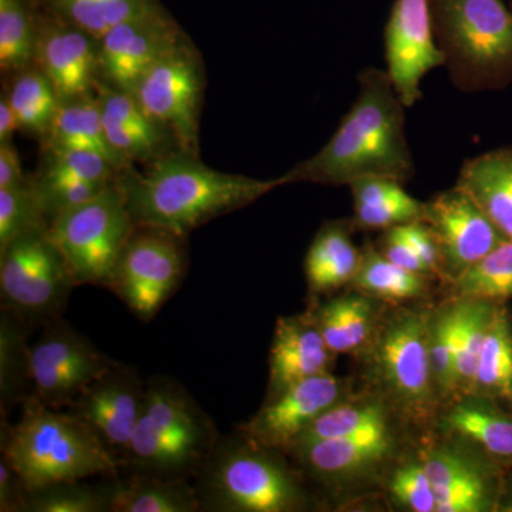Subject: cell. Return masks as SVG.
I'll use <instances>...</instances> for the list:
<instances>
[{"label":"cell","instance_id":"48","mask_svg":"<svg viewBox=\"0 0 512 512\" xmlns=\"http://www.w3.org/2000/svg\"><path fill=\"white\" fill-rule=\"evenodd\" d=\"M19 130L18 117L10 104L8 93L0 96V144H13V136Z\"/></svg>","mask_w":512,"mask_h":512},{"label":"cell","instance_id":"33","mask_svg":"<svg viewBox=\"0 0 512 512\" xmlns=\"http://www.w3.org/2000/svg\"><path fill=\"white\" fill-rule=\"evenodd\" d=\"M471 393L512 410V312L500 303L485 338Z\"/></svg>","mask_w":512,"mask_h":512},{"label":"cell","instance_id":"44","mask_svg":"<svg viewBox=\"0 0 512 512\" xmlns=\"http://www.w3.org/2000/svg\"><path fill=\"white\" fill-rule=\"evenodd\" d=\"M37 200L45 215L47 225L64 211L97 197L111 184L87 183L73 178L46 177L36 174L32 178Z\"/></svg>","mask_w":512,"mask_h":512},{"label":"cell","instance_id":"37","mask_svg":"<svg viewBox=\"0 0 512 512\" xmlns=\"http://www.w3.org/2000/svg\"><path fill=\"white\" fill-rule=\"evenodd\" d=\"M39 0H0V69L15 74L35 62Z\"/></svg>","mask_w":512,"mask_h":512},{"label":"cell","instance_id":"5","mask_svg":"<svg viewBox=\"0 0 512 512\" xmlns=\"http://www.w3.org/2000/svg\"><path fill=\"white\" fill-rule=\"evenodd\" d=\"M433 306H387L375 338L357 359L365 386L382 394L420 433L433 429L441 409L430 357Z\"/></svg>","mask_w":512,"mask_h":512},{"label":"cell","instance_id":"3","mask_svg":"<svg viewBox=\"0 0 512 512\" xmlns=\"http://www.w3.org/2000/svg\"><path fill=\"white\" fill-rule=\"evenodd\" d=\"M201 511L306 512L325 507L288 454L239 429L220 436L195 474Z\"/></svg>","mask_w":512,"mask_h":512},{"label":"cell","instance_id":"38","mask_svg":"<svg viewBox=\"0 0 512 512\" xmlns=\"http://www.w3.org/2000/svg\"><path fill=\"white\" fill-rule=\"evenodd\" d=\"M117 476L99 485L73 480L37 488L26 495L23 512H111Z\"/></svg>","mask_w":512,"mask_h":512},{"label":"cell","instance_id":"26","mask_svg":"<svg viewBox=\"0 0 512 512\" xmlns=\"http://www.w3.org/2000/svg\"><path fill=\"white\" fill-rule=\"evenodd\" d=\"M456 185L468 192L505 237L512 239V147L467 158Z\"/></svg>","mask_w":512,"mask_h":512},{"label":"cell","instance_id":"22","mask_svg":"<svg viewBox=\"0 0 512 512\" xmlns=\"http://www.w3.org/2000/svg\"><path fill=\"white\" fill-rule=\"evenodd\" d=\"M96 100L107 141L126 163L151 164L178 150L174 137L150 117L133 94L100 79Z\"/></svg>","mask_w":512,"mask_h":512},{"label":"cell","instance_id":"17","mask_svg":"<svg viewBox=\"0 0 512 512\" xmlns=\"http://www.w3.org/2000/svg\"><path fill=\"white\" fill-rule=\"evenodd\" d=\"M355 382L332 372L293 384L271 402H264L237 429L262 446L288 453L289 448L323 413L342 402L355 390Z\"/></svg>","mask_w":512,"mask_h":512},{"label":"cell","instance_id":"41","mask_svg":"<svg viewBox=\"0 0 512 512\" xmlns=\"http://www.w3.org/2000/svg\"><path fill=\"white\" fill-rule=\"evenodd\" d=\"M456 328V301L446 296L434 303L430 319L431 369L441 409L456 399Z\"/></svg>","mask_w":512,"mask_h":512},{"label":"cell","instance_id":"16","mask_svg":"<svg viewBox=\"0 0 512 512\" xmlns=\"http://www.w3.org/2000/svg\"><path fill=\"white\" fill-rule=\"evenodd\" d=\"M387 74L406 109L423 97L421 82L446 59L434 35L430 0H394L384 28Z\"/></svg>","mask_w":512,"mask_h":512},{"label":"cell","instance_id":"47","mask_svg":"<svg viewBox=\"0 0 512 512\" xmlns=\"http://www.w3.org/2000/svg\"><path fill=\"white\" fill-rule=\"evenodd\" d=\"M28 180L16 147L13 144H0V188L18 187Z\"/></svg>","mask_w":512,"mask_h":512},{"label":"cell","instance_id":"46","mask_svg":"<svg viewBox=\"0 0 512 512\" xmlns=\"http://www.w3.org/2000/svg\"><path fill=\"white\" fill-rule=\"evenodd\" d=\"M25 485L5 457H0V512H23L25 507Z\"/></svg>","mask_w":512,"mask_h":512},{"label":"cell","instance_id":"31","mask_svg":"<svg viewBox=\"0 0 512 512\" xmlns=\"http://www.w3.org/2000/svg\"><path fill=\"white\" fill-rule=\"evenodd\" d=\"M200 500L188 480L117 476L111 512H198Z\"/></svg>","mask_w":512,"mask_h":512},{"label":"cell","instance_id":"11","mask_svg":"<svg viewBox=\"0 0 512 512\" xmlns=\"http://www.w3.org/2000/svg\"><path fill=\"white\" fill-rule=\"evenodd\" d=\"M187 237L136 225L119 256L109 289L143 322L174 295L187 271Z\"/></svg>","mask_w":512,"mask_h":512},{"label":"cell","instance_id":"2","mask_svg":"<svg viewBox=\"0 0 512 512\" xmlns=\"http://www.w3.org/2000/svg\"><path fill=\"white\" fill-rule=\"evenodd\" d=\"M117 184L134 224L167 229L183 237L284 187L281 177L259 180L222 173L202 163L200 156L181 150L148 164L146 173L128 168Z\"/></svg>","mask_w":512,"mask_h":512},{"label":"cell","instance_id":"45","mask_svg":"<svg viewBox=\"0 0 512 512\" xmlns=\"http://www.w3.org/2000/svg\"><path fill=\"white\" fill-rule=\"evenodd\" d=\"M373 244H375L377 251H379L384 258L393 262V264L402 266V268L407 269V271L416 272V274L427 275L434 278V276L431 275L429 268H427L426 264L421 261V258L416 254V251L407 244L406 239L399 234L396 227L380 232L379 238H377Z\"/></svg>","mask_w":512,"mask_h":512},{"label":"cell","instance_id":"35","mask_svg":"<svg viewBox=\"0 0 512 512\" xmlns=\"http://www.w3.org/2000/svg\"><path fill=\"white\" fill-rule=\"evenodd\" d=\"M6 93L18 117L19 130L43 140L62 104L46 74L32 64L13 74Z\"/></svg>","mask_w":512,"mask_h":512},{"label":"cell","instance_id":"50","mask_svg":"<svg viewBox=\"0 0 512 512\" xmlns=\"http://www.w3.org/2000/svg\"><path fill=\"white\" fill-rule=\"evenodd\" d=\"M507 2H508V5H510V8L512 10V0H507Z\"/></svg>","mask_w":512,"mask_h":512},{"label":"cell","instance_id":"25","mask_svg":"<svg viewBox=\"0 0 512 512\" xmlns=\"http://www.w3.org/2000/svg\"><path fill=\"white\" fill-rule=\"evenodd\" d=\"M356 231L352 218H346L323 222L316 232L303 262L312 298L352 284L362 262V248H357L352 238Z\"/></svg>","mask_w":512,"mask_h":512},{"label":"cell","instance_id":"10","mask_svg":"<svg viewBox=\"0 0 512 512\" xmlns=\"http://www.w3.org/2000/svg\"><path fill=\"white\" fill-rule=\"evenodd\" d=\"M134 227L116 181L92 200L64 211L50 222L49 231L77 286L109 289L114 268Z\"/></svg>","mask_w":512,"mask_h":512},{"label":"cell","instance_id":"24","mask_svg":"<svg viewBox=\"0 0 512 512\" xmlns=\"http://www.w3.org/2000/svg\"><path fill=\"white\" fill-rule=\"evenodd\" d=\"M389 303L355 289L333 296L325 303L312 299V309L323 339L336 355L359 359L375 338Z\"/></svg>","mask_w":512,"mask_h":512},{"label":"cell","instance_id":"18","mask_svg":"<svg viewBox=\"0 0 512 512\" xmlns=\"http://www.w3.org/2000/svg\"><path fill=\"white\" fill-rule=\"evenodd\" d=\"M185 37L165 8L121 23L99 40L101 80L133 94L144 74Z\"/></svg>","mask_w":512,"mask_h":512},{"label":"cell","instance_id":"43","mask_svg":"<svg viewBox=\"0 0 512 512\" xmlns=\"http://www.w3.org/2000/svg\"><path fill=\"white\" fill-rule=\"evenodd\" d=\"M43 224L47 221L37 200L32 178L18 187L0 188V249L22 232Z\"/></svg>","mask_w":512,"mask_h":512},{"label":"cell","instance_id":"4","mask_svg":"<svg viewBox=\"0 0 512 512\" xmlns=\"http://www.w3.org/2000/svg\"><path fill=\"white\" fill-rule=\"evenodd\" d=\"M0 448L28 493L63 481L120 474L119 463L92 427L33 396L22 404L15 426L2 419Z\"/></svg>","mask_w":512,"mask_h":512},{"label":"cell","instance_id":"28","mask_svg":"<svg viewBox=\"0 0 512 512\" xmlns=\"http://www.w3.org/2000/svg\"><path fill=\"white\" fill-rule=\"evenodd\" d=\"M434 282L439 281L393 264L377 251L373 242H366L359 271L349 288L389 305H406L429 302Z\"/></svg>","mask_w":512,"mask_h":512},{"label":"cell","instance_id":"23","mask_svg":"<svg viewBox=\"0 0 512 512\" xmlns=\"http://www.w3.org/2000/svg\"><path fill=\"white\" fill-rule=\"evenodd\" d=\"M434 429L456 434L483 450L504 470L512 468V410L476 393L440 410Z\"/></svg>","mask_w":512,"mask_h":512},{"label":"cell","instance_id":"49","mask_svg":"<svg viewBox=\"0 0 512 512\" xmlns=\"http://www.w3.org/2000/svg\"><path fill=\"white\" fill-rule=\"evenodd\" d=\"M497 512H512V468L505 470Z\"/></svg>","mask_w":512,"mask_h":512},{"label":"cell","instance_id":"20","mask_svg":"<svg viewBox=\"0 0 512 512\" xmlns=\"http://www.w3.org/2000/svg\"><path fill=\"white\" fill-rule=\"evenodd\" d=\"M35 66L55 86L62 103L96 94L99 40L40 9Z\"/></svg>","mask_w":512,"mask_h":512},{"label":"cell","instance_id":"9","mask_svg":"<svg viewBox=\"0 0 512 512\" xmlns=\"http://www.w3.org/2000/svg\"><path fill=\"white\" fill-rule=\"evenodd\" d=\"M76 286L47 224L29 228L0 249L2 308L18 315L29 328L62 319Z\"/></svg>","mask_w":512,"mask_h":512},{"label":"cell","instance_id":"27","mask_svg":"<svg viewBox=\"0 0 512 512\" xmlns=\"http://www.w3.org/2000/svg\"><path fill=\"white\" fill-rule=\"evenodd\" d=\"M352 191V220L357 231H386L423 221L426 202L412 197L404 184L392 178L363 177L349 184Z\"/></svg>","mask_w":512,"mask_h":512},{"label":"cell","instance_id":"8","mask_svg":"<svg viewBox=\"0 0 512 512\" xmlns=\"http://www.w3.org/2000/svg\"><path fill=\"white\" fill-rule=\"evenodd\" d=\"M421 434L409 421L396 417L350 436L299 444L286 454L319 497L348 503L382 490L389 471Z\"/></svg>","mask_w":512,"mask_h":512},{"label":"cell","instance_id":"39","mask_svg":"<svg viewBox=\"0 0 512 512\" xmlns=\"http://www.w3.org/2000/svg\"><path fill=\"white\" fill-rule=\"evenodd\" d=\"M446 289L448 298L508 303L512 299V239L484 256Z\"/></svg>","mask_w":512,"mask_h":512},{"label":"cell","instance_id":"21","mask_svg":"<svg viewBox=\"0 0 512 512\" xmlns=\"http://www.w3.org/2000/svg\"><path fill=\"white\" fill-rule=\"evenodd\" d=\"M338 355L329 348L312 309L276 320L269 352L265 402H271L293 384L332 372Z\"/></svg>","mask_w":512,"mask_h":512},{"label":"cell","instance_id":"42","mask_svg":"<svg viewBox=\"0 0 512 512\" xmlns=\"http://www.w3.org/2000/svg\"><path fill=\"white\" fill-rule=\"evenodd\" d=\"M43 151H45V160L39 175H46V177L113 184L123 173L113 161L94 151L76 150V148H50Z\"/></svg>","mask_w":512,"mask_h":512},{"label":"cell","instance_id":"6","mask_svg":"<svg viewBox=\"0 0 512 512\" xmlns=\"http://www.w3.org/2000/svg\"><path fill=\"white\" fill-rule=\"evenodd\" d=\"M218 439L214 420L183 384L151 377L120 474L192 481Z\"/></svg>","mask_w":512,"mask_h":512},{"label":"cell","instance_id":"36","mask_svg":"<svg viewBox=\"0 0 512 512\" xmlns=\"http://www.w3.org/2000/svg\"><path fill=\"white\" fill-rule=\"evenodd\" d=\"M456 301V399L471 393L478 360L491 320L500 303L483 299L453 298ZM454 399V400H456Z\"/></svg>","mask_w":512,"mask_h":512},{"label":"cell","instance_id":"13","mask_svg":"<svg viewBox=\"0 0 512 512\" xmlns=\"http://www.w3.org/2000/svg\"><path fill=\"white\" fill-rule=\"evenodd\" d=\"M204 86L200 53L185 37L144 74L133 96L174 137L178 150L200 156Z\"/></svg>","mask_w":512,"mask_h":512},{"label":"cell","instance_id":"1","mask_svg":"<svg viewBox=\"0 0 512 512\" xmlns=\"http://www.w3.org/2000/svg\"><path fill=\"white\" fill-rule=\"evenodd\" d=\"M359 93L335 134L315 156L281 175L284 185L309 183L342 187L363 177L406 184L416 165L406 133V106L386 70L365 67L357 74Z\"/></svg>","mask_w":512,"mask_h":512},{"label":"cell","instance_id":"30","mask_svg":"<svg viewBox=\"0 0 512 512\" xmlns=\"http://www.w3.org/2000/svg\"><path fill=\"white\" fill-rule=\"evenodd\" d=\"M396 417L403 416L384 399L382 394L363 386L362 390H353L342 402L323 413L292 447L350 436Z\"/></svg>","mask_w":512,"mask_h":512},{"label":"cell","instance_id":"29","mask_svg":"<svg viewBox=\"0 0 512 512\" xmlns=\"http://www.w3.org/2000/svg\"><path fill=\"white\" fill-rule=\"evenodd\" d=\"M42 141L43 150H50V148L89 150L109 158L123 173L131 167L107 141L96 94L60 104L52 127Z\"/></svg>","mask_w":512,"mask_h":512},{"label":"cell","instance_id":"34","mask_svg":"<svg viewBox=\"0 0 512 512\" xmlns=\"http://www.w3.org/2000/svg\"><path fill=\"white\" fill-rule=\"evenodd\" d=\"M39 5L97 40L127 20L165 8L160 0H39Z\"/></svg>","mask_w":512,"mask_h":512},{"label":"cell","instance_id":"32","mask_svg":"<svg viewBox=\"0 0 512 512\" xmlns=\"http://www.w3.org/2000/svg\"><path fill=\"white\" fill-rule=\"evenodd\" d=\"M29 326L9 309L0 312V413L6 419L10 410L32 396V359L28 343Z\"/></svg>","mask_w":512,"mask_h":512},{"label":"cell","instance_id":"15","mask_svg":"<svg viewBox=\"0 0 512 512\" xmlns=\"http://www.w3.org/2000/svg\"><path fill=\"white\" fill-rule=\"evenodd\" d=\"M424 202L423 221L439 247L444 288L508 239L458 185Z\"/></svg>","mask_w":512,"mask_h":512},{"label":"cell","instance_id":"12","mask_svg":"<svg viewBox=\"0 0 512 512\" xmlns=\"http://www.w3.org/2000/svg\"><path fill=\"white\" fill-rule=\"evenodd\" d=\"M419 450L436 495V512H497L505 470L456 434L430 429Z\"/></svg>","mask_w":512,"mask_h":512},{"label":"cell","instance_id":"19","mask_svg":"<svg viewBox=\"0 0 512 512\" xmlns=\"http://www.w3.org/2000/svg\"><path fill=\"white\" fill-rule=\"evenodd\" d=\"M147 382L134 367L117 362L66 409L79 417L123 464L146 402Z\"/></svg>","mask_w":512,"mask_h":512},{"label":"cell","instance_id":"40","mask_svg":"<svg viewBox=\"0 0 512 512\" xmlns=\"http://www.w3.org/2000/svg\"><path fill=\"white\" fill-rule=\"evenodd\" d=\"M380 491L393 510L403 512L437 511L436 495H434L433 485H431L426 468H424L419 441L394 464Z\"/></svg>","mask_w":512,"mask_h":512},{"label":"cell","instance_id":"14","mask_svg":"<svg viewBox=\"0 0 512 512\" xmlns=\"http://www.w3.org/2000/svg\"><path fill=\"white\" fill-rule=\"evenodd\" d=\"M43 328L30 346L32 396L50 409L66 410L117 362L63 319Z\"/></svg>","mask_w":512,"mask_h":512},{"label":"cell","instance_id":"7","mask_svg":"<svg viewBox=\"0 0 512 512\" xmlns=\"http://www.w3.org/2000/svg\"><path fill=\"white\" fill-rule=\"evenodd\" d=\"M434 35L461 93L512 83V10L507 0H430Z\"/></svg>","mask_w":512,"mask_h":512}]
</instances>
